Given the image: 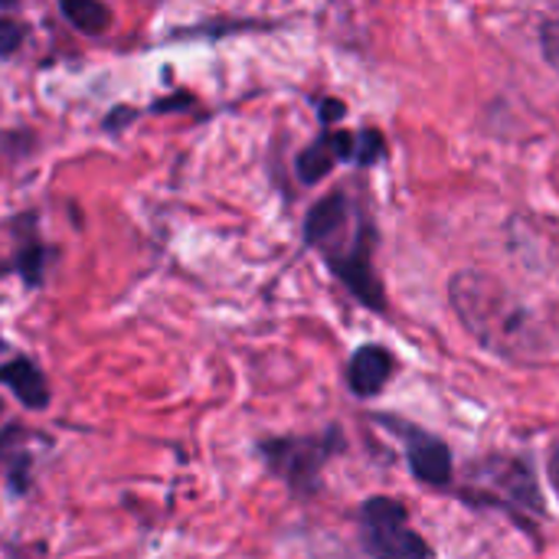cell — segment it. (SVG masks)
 I'll return each instance as SVG.
<instances>
[{"label": "cell", "mask_w": 559, "mask_h": 559, "mask_svg": "<svg viewBox=\"0 0 559 559\" xmlns=\"http://www.w3.org/2000/svg\"><path fill=\"white\" fill-rule=\"evenodd\" d=\"M305 242L324 255L328 269L360 305L386 311L383 285L373 269V226L357 213L347 193H331L314 203L305 219Z\"/></svg>", "instance_id": "6da1fadb"}, {"label": "cell", "mask_w": 559, "mask_h": 559, "mask_svg": "<svg viewBox=\"0 0 559 559\" xmlns=\"http://www.w3.org/2000/svg\"><path fill=\"white\" fill-rule=\"evenodd\" d=\"M360 544L370 559H429V544L409 527V511L396 498L377 495L360 504Z\"/></svg>", "instance_id": "277c9868"}, {"label": "cell", "mask_w": 559, "mask_h": 559, "mask_svg": "<svg viewBox=\"0 0 559 559\" xmlns=\"http://www.w3.org/2000/svg\"><path fill=\"white\" fill-rule=\"evenodd\" d=\"M540 43H544V56H547V62L559 69V20L544 23V29H540Z\"/></svg>", "instance_id": "30bf717a"}, {"label": "cell", "mask_w": 559, "mask_h": 559, "mask_svg": "<svg viewBox=\"0 0 559 559\" xmlns=\"http://www.w3.org/2000/svg\"><path fill=\"white\" fill-rule=\"evenodd\" d=\"M344 105L337 102V98H328V102H321V121L328 124V121H341L344 118Z\"/></svg>", "instance_id": "7c38bea8"}, {"label": "cell", "mask_w": 559, "mask_h": 559, "mask_svg": "<svg viewBox=\"0 0 559 559\" xmlns=\"http://www.w3.org/2000/svg\"><path fill=\"white\" fill-rule=\"evenodd\" d=\"M393 370H396V360H393L390 350H383L377 344L357 347L350 364H347V386H350L354 396L370 400V396H377L390 383Z\"/></svg>", "instance_id": "52a82bcc"}, {"label": "cell", "mask_w": 559, "mask_h": 559, "mask_svg": "<svg viewBox=\"0 0 559 559\" xmlns=\"http://www.w3.org/2000/svg\"><path fill=\"white\" fill-rule=\"evenodd\" d=\"M377 419H380V426H386L393 436L403 439V445H406V462H409L413 475H416L423 485L442 488V485L452 481V475H455V472H452V452H449V445H445L439 436H432V432H426V429H419V426H413V423L393 419V416H377Z\"/></svg>", "instance_id": "5b68a950"}, {"label": "cell", "mask_w": 559, "mask_h": 559, "mask_svg": "<svg viewBox=\"0 0 559 559\" xmlns=\"http://www.w3.org/2000/svg\"><path fill=\"white\" fill-rule=\"evenodd\" d=\"M465 495L488 508L508 511L518 524H531L534 514H544V498L531 468L508 455H495L481 465H472Z\"/></svg>", "instance_id": "7a4b0ae2"}, {"label": "cell", "mask_w": 559, "mask_h": 559, "mask_svg": "<svg viewBox=\"0 0 559 559\" xmlns=\"http://www.w3.org/2000/svg\"><path fill=\"white\" fill-rule=\"evenodd\" d=\"M62 16L85 36H98L108 29L111 23V10L102 7V3H92V0H62Z\"/></svg>", "instance_id": "9c48e42d"}, {"label": "cell", "mask_w": 559, "mask_h": 559, "mask_svg": "<svg viewBox=\"0 0 559 559\" xmlns=\"http://www.w3.org/2000/svg\"><path fill=\"white\" fill-rule=\"evenodd\" d=\"M547 472H550V481H554V488L559 491V439H557V445L550 449V459H547Z\"/></svg>", "instance_id": "4fadbf2b"}, {"label": "cell", "mask_w": 559, "mask_h": 559, "mask_svg": "<svg viewBox=\"0 0 559 559\" xmlns=\"http://www.w3.org/2000/svg\"><path fill=\"white\" fill-rule=\"evenodd\" d=\"M337 164H357V134L350 131H324L318 134L295 160L298 180L301 183H318L324 180Z\"/></svg>", "instance_id": "8992f818"}, {"label": "cell", "mask_w": 559, "mask_h": 559, "mask_svg": "<svg viewBox=\"0 0 559 559\" xmlns=\"http://www.w3.org/2000/svg\"><path fill=\"white\" fill-rule=\"evenodd\" d=\"M20 43H23V29H20V23L0 20V56H10Z\"/></svg>", "instance_id": "8fae6325"}, {"label": "cell", "mask_w": 559, "mask_h": 559, "mask_svg": "<svg viewBox=\"0 0 559 559\" xmlns=\"http://www.w3.org/2000/svg\"><path fill=\"white\" fill-rule=\"evenodd\" d=\"M337 452H344V436L337 426H331L318 436H292V439L262 442V455H265L269 468L278 478H285L288 488L298 495L318 491L321 472Z\"/></svg>", "instance_id": "3957f363"}, {"label": "cell", "mask_w": 559, "mask_h": 559, "mask_svg": "<svg viewBox=\"0 0 559 559\" xmlns=\"http://www.w3.org/2000/svg\"><path fill=\"white\" fill-rule=\"evenodd\" d=\"M0 383L16 393V400L29 409H46L49 406V386L46 377L29 364V360H13L0 367Z\"/></svg>", "instance_id": "ba28073f"}]
</instances>
